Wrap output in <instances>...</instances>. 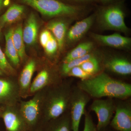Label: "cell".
<instances>
[{
  "mask_svg": "<svg viewBox=\"0 0 131 131\" xmlns=\"http://www.w3.org/2000/svg\"><path fill=\"white\" fill-rule=\"evenodd\" d=\"M79 66L84 72L93 77L102 72V70L103 67L102 63L101 57H99L95 55Z\"/></svg>",
  "mask_w": 131,
  "mask_h": 131,
  "instance_id": "obj_22",
  "label": "cell"
},
{
  "mask_svg": "<svg viewBox=\"0 0 131 131\" xmlns=\"http://www.w3.org/2000/svg\"><path fill=\"white\" fill-rule=\"evenodd\" d=\"M19 103L0 107V118L4 122L6 131H29L20 111Z\"/></svg>",
  "mask_w": 131,
  "mask_h": 131,
  "instance_id": "obj_11",
  "label": "cell"
},
{
  "mask_svg": "<svg viewBox=\"0 0 131 131\" xmlns=\"http://www.w3.org/2000/svg\"><path fill=\"white\" fill-rule=\"evenodd\" d=\"M70 1L74 3L75 5H81L84 6L83 4H88V3H92L96 0H69Z\"/></svg>",
  "mask_w": 131,
  "mask_h": 131,
  "instance_id": "obj_30",
  "label": "cell"
},
{
  "mask_svg": "<svg viewBox=\"0 0 131 131\" xmlns=\"http://www.w3.org/2000/svg\"><path fill=\"white\" fill-rule=\"evenodd\" d=\"M13 30V28H10L5 34L6 48L5 54L6 57L12 63V65L13 66L14 68H18L20 65L21 62L13 42L12 35Z\"/></svg>",
  "mask_w": 131,
  "mask_h": 131,
  "instance_id": "obj_20",
  "label": "cell"
},
{
  "mask_svg": "<svg viewBox=\"0 0 131 131\" xmlns=\"http://www.w3.org/2000/svg\"><path fill=\"white\" fill-rule=\"evenodd\" d=\"M1 31H0V38H1Z\"/></svg>",
  "mask_w": 131,
  "mask_h": 131,
  "instance_id": "obj_36",
  "label": "cell"
},
{
  "mask_svg": "<svg viewBox=\"0 0 131 131\" xmlns=\"http://www.w3.org/2000/svg\"><path fill=\"white\" fill-rule=\"evenodd\" d=\"M96 13L93 14L76 23L68 31L66 38L70 43H75L81 39L92 26Z\"/></svg>",
  "mask_w": 131,
  "mask_h": 131,
  "instance_id": "obj_14",
  "label": "cell"
},
{
  "mask_svg": "<svg viewBox=\"0 0 131 131\" xmlns=\"http://www.w3.org/2000/svg\"><path fill=\"white\" fill-rule=\"evenodd\" d=\"M1 109H0V117H1Z\"/></svg>",
  "mask_w": 131,
  "mask_h": 131,
  "instance_id": "obj_37",
  "label": "cell"
},
{
  "mask_svg": "<svg viewBox=\"0 0 131 131\" xmlns=\"http://www.w3.org/2000/svg\"><path fill=\"white\" fill-rule=\"evenodd\" d=\"M58 49L57 41L52 35L44 48L45 52L49 56L53 57L57 53Z\"/></svg>",
  "mask_w": 131,
  "mask_h": 131,
  "instance_id": "obj_26",
  "label": "cell"
},
{
  "mask_svg": "<svg viewBox=\"0 0 131 131\" xmlns=\"http://www.w3.org/2000/svg\"><path fill=\"white\" fill-rule=\"evenodd\" d=\"M5 74L3 73V72L2 70H1V69H0V76H4L5 75Z\"/></svg>",
  "mask_w": 131,
  "mask_h": 131,
  "instance_id": "obj_33",
  "label": "cell"
},
{
  "mask_svg": "<svg viewBox=\"0 0 131 131\" xmlns=\"http://www.w3.org/2000/svg\"><path fill=\"white\" fill-rule=\"evenodd\" d=\"M52 35L51 32L47 29L44 30L40 33L39 40L40 44L43 48H44L47 42L49 41Z\"/></svg>",
  "mask_w": 131,
  "mask_h": 131,
  "instance_id": "obj_29",
  "label": "cell"
},
{
  "mask_svg": "<svg viewBox=\"0 0 131 131\" xmlns=\"http://www.w3.org/2000/svg\"><path fill=\"white\" fill-rule=\"evenodd\" d=\"M63 80L59 71L44 67L38 72L31 84L28 96H32L38 91L59 83Z\"/></svg>",
  "mask_w": 131,
  "mask_h": 131,
  "instance_id": "obj_9",
  "label": "cell"
},
{
  "mask_svg": "<svg viewBox=\"0 0 131 131\" xmlns=\"http://www.w3.org/2000/svg\"><path fill=\"white\" fill-rule=\"evenodd\" d=\"M77 86L90 97L124 100L131 96V84L117 80L102 71L87 80H80Z\"/></svg>",
  "mask_w": 131,
  "mask_h": 131,
  "instance_id": "obj_1",
  "label": "cell"
},
{
  "mask_svg": "<svg viewBox=\"0 0 131 131\" xmlns=\"http://www.w3.org/2000/svg\"><path fill=\"white\" fill-rule=\"evenodd\" d=\"M0 69L5 75L16 76V70L8 61L5 54L0 47Z\"/></svg>",
  "mask_w": 131,
  "mask_h": 131,
  "instance_id": "obj_25",
  "label": "cell"
},
{
  "mask_svg": "<svg viewBox=\"0 0 131 131\" xmlns=\"http://www.w3.org/2000/svg\"><path fill=\"white\" fill-rule=\"evenodd\" d=\"M68 23L62 20L51 21L46 26L47 30L51 32L58 43V49L62 50L63 48L66 37L68 31Z\"/></svg>",
  "mask_w": 131,
  "mask_h": 131,
  "instance_id": "obj_17",
  "label": "cell"
},
{
  "mask_svg": "<svg viewBox=\"0 0 131 131\" xmlns=\"http://www.w3.org/2000/svg\"><path fill=\"white\" fill-rule=\"evenodd\" d=\"M124 2L102 5L99 7L95 13L96 18L102 29L128 33L129 28L125 21V9Z\"/></svg>",
  "mask_w": 131,
  "mask_h": 131,
  "instance_id": "obj_4",
  "label": "cell"
},
{
  "mask_svg": "<svg viewBox=\"0 0 131 131\" xmlns=\"http://www.w3.org/2000/svg\"><path fill=\"white\" fill-rule=\"evenodd\" d=\"M84 115V126L83 131H97L96 125L94 123L90 114L86 112Z\"/></svg>",
  "mask_w": 131,
  "mask_h": 131,
  "instance_id": "obj_28",
  "label": "cell"
},
{
  "mask_svg": "<svg viewBox=\"0 0 131 131\" xmlns=\"http://www.w3.org/2000/svg\"><path fill=\"white\" fill-rule=\"evenodd\" d=\"M91 97L77 86H73L70 101V113L73 131H79L81 119Z\"/></svg>",
  "mask_w": 131,
  "mask_h": 131,
  "instance_id": "obj_6",
  "label": "cell"
},
{
  "mask_svg": "<svg viewBox=\"0 0 131 131\" xmlns=\"http://www.w3.org/2000/svg\"><path fill=\"white\" fill-rule=\"evenodd\" d=\"M116 108V102L113 98L95 99L91 103L90 109L95 113L98 118L97 130L106 128L113 117Z\"/></svg>",
  "mask_w": 131,
  "mask_h": 131,
  "instance_id": "obj_8",
  "label": "cell"
},
{
  "mask_svg": "<svg viewBox=\"0 0 131 131\" xmlns=\"http://www.w3.org/2000/svg\"><path fill=\"white\" fill-rule=\"evenodd\" d=\"M73 86L72 81L63 80L46 90L42 124L56 118L69 110Z\"/></svg>",
  "mask_w": 131,
  "mask_h": 131,
  "instance_id": "obj_2",
  "label": "cell"
},
{
  "mask_svg": "<svg viewBox=\"0 0 131 131\" xmlns=\"http://www.w3.org/2000/svg\"><path fill=\"white\" fill-rule=\"evenodd\" d=\"M97 131H107L106 130V128H105V129H102V130H97Z\"/></svg>",
  "mask_w": 131,
  "mask_h": 131,
  "instance_id": "obj_35",
  "label": "cell"
},
{
  "mask_svg": "<svg viewBox=\"0 0 131 131\" xmlns=\"http://www.w3.org/2000/svg\"><path fill=\"white\" fill-rule=\"evenodd\" d=\"M96 1H98L99 2L102 3V5H105L115 3L124 2V0H96Z\"/></svg>",
  "mask_w": 131,
  "mask_h": 131,
  "instance_id": "obj_31",
  "label": "cell"
},
{
  "mask_svg": "<svg viewBox=\"0 0 131 131\" xmlns=\"http://www.w3.org/2000/svg\"><path fill=\"white\" fill-rule=\"evenodd\" d=\"M37 67V62L35 59H29L17 77L21 99H26L28 97L33 76Z\"/></svg>",
  "mask_w": 131,
  "mask_h": 131,
  "instance_id": "obj_13",
  "label": "cell"
},
{
  "mask_svg": "<svg viewBox=\"0 0 131 131\" xmlns=\"http://www.w3.org/2000/svg\"><path fill=\"white\" fill-rule=\"evenodd\" d=\"M44 16L49 17H78L86 11V6L68 4L59 0H19Z\"/></svg>",
  "mask_w": 131,
  "mask_h": 131,
  "instance_id": "obj_3",
  "label": "cell"
},
{
  "mask_svg": "<svg viewBox=\"0 0 131 131\" xmlns=\"http://www.w3.org/2000/svg\"><path fill=\"white\" fill-rule=\"evenodd\" d=\"M47 89L38 91L28 101L21 100L19 108L28 131H33L42 125L43 109Z\"/></svg>",
  "mask_w": 131,
  "mask_h": 131,
  "instance_id": "obj_5",
  "label": "cell"
},
{
  "mask_svg": "<svg viewBox=\"0 0 131 131\" xmlns=\"http://www.w3.org/2000/svg\"><path fill=\"white\" fill-rule=\"evenodd\" d=\"M38 26L36 15L31 13L27 20L23 30L24 42L28 45L35 44L37 38Z\"/></svg>",
  "mask_w": 131,
  "mask_h": 131,
  "instance_id": "obj_18",
  "label": "cell"
},
{
  "mask_svg": "<svg viewBox=\"0 0 131 131\" xmlns=\"http://www.w3.org/2000/svg\"><path fill=\"white\" fill-rule=\"evenodd\" d=\"M67 77L77 78L81 80H84L92 78L81 68L80 66L72 68L68 73Z\"/></svg>",
  "mask_w": 131,
  "mask_h": 131,
  "instance_id": "obj_27",
  "label": "cell"
},
{
  "mask_svg": "<svg viewBox=\"0 0 131 131\" xmlns=\"http://www.w3.org/2000/svg\"><path fill=\"white\" fill-rule=\"evenodd\" d=\"M41 131H73L69 110L58 118L42 124Z\"/></svg>",
  "mask_w": 131,
  "mask_h": 131,
  "instance_id": "obj_16",
  "label": "cell"
},
{
  "mask_svg": "<svg viewBox=\"0 0 131 131\" xmlns=\"http://www.w3.org/2000/svg\"><path fill=\"white\" fill-rule=\"evenodd\" d=\"M21 99L16 76H0V107L16 105Z\"/></svg>",
  "mask_w": 131,
  "mask_h": 131,
  "instance_id": "obj_7",
  "label": "cell"
},
{
  "mask_svg": "<svg viewBox=\"0 0 131 131\" xmlns=\"http://www.w3.org/2000/svg\"><path fill=\"white\" fill-rule=\"evenodd\" d=\"M42 126L39 127L36 129V130H34L33 131H41V128H42Z\"/></svg>",
  "mask_w": 131,
  "mask_h": 131,
  "instance_id": "obj_34",
  "label": "cell"
},
{
  "mask_svg": "<svg viewBox=\"0 0 131 131\" xmlns=\"http://www.w3.org/2000/svg\"><path fill=\"white\" fill-rule=\"evenodd\" d=\"M12 39L20 62H24L26 59V55L23 38V28L21 25L18 26L15 30L14 29Z\"/></svg>",
  "mask_w": 131,
  "mask_h": 131,
  "instance_id": "obj_23",
  "label": "cell"
},
{
  "mask_svg": "<svg viewBox=\"0 0 131 131\" xmlns=\"http://www.w3.org/2000/svg\"><path fill=\"white\" fill-rule=\"evenodd\" d=\"M93 47V44L91 42L81 43L64 57L62 61V63H66L74 59L84 56L91 52Z\"/></svg>",
  "mask_w": 131,
  "mask_h": 131,
  "instance_id": "obj_21",
  "label": "cell"
},
{
  "mask_svg": "<svg viewBox=\"0 0 131 131\" xmlns=\"http://www.w3.org/2000/svg\"><path fill=\"white\" fill-rule=\"evenodd\" d=\"M92 36L94 40L102 45L119 49H129L131 46L130 38L117 33L109 35L93 34Z\"/></svg>",
  "mask_w": 131,
  "mask_h": 131,
  "instance_id": "obj_15",
  "label": "cell"
},
{
  "mask_svg": "<svg viewBox=\"0 0 131 131\" xmlns=\"http://www.w3.org/2000/svg\"><path fill=\"white\" fill-rule=\"evenodd\" d=\"M130 98L118 100L114 115L110 125L117 131H131V101Z\"/></svg>",
  "mask_w": 131,
  "mask_h": 131,
  "instance_id": "obj_10",
  "label": "cell"
},
{
  "mask_svg": "<svg viewBox=\"0 0 131 131\" xmlns=\"http://www.w3.org/2000/svg\"><path fill=\"white\" fill-rule=\"evenodd\" d=\"M10 3V0H0V13L4 8L7 6Z\"/></svg>",
  "mask_w": 131,
  "mask_h": 131,
  "instance_id": "obj_32",
  "label": "cell"
},
{
  "mask_svg": "<svg viewBox=\"0 0 131 131\" xmlns=\"http://www.w3.org/2000/svg\"><path fill=\"white\" fill-rule=\"evenodd\" d=\"M95 55L96 54L91 52L84 56L74 59L66 63H62L60 69H59L61 77L63 78L67 77L68 73L72 68L79 66Z\"/></svg>",
  "mask_w": 131,
  "mask_h": 131,
  "instance_id": "obj_24",
  "label": "cell"
},
{
  "mask_svg": "<svg viewBox=\"0 0 131 131\" xmlns=\"http://www.w3.org/2000/svg\"><path fill=\"white\" fill-rule=\"evenodd\" d=\"M25 7L23 5L14 4L12 5L5 13L0 17V27L14 23L19 19L24 14Z\"/></svg>",
  "mask_w": 131,
  "mask_h": 131,
  "instance_id": "obj_19",
  "label": "cell"
},
{
  "mask_svg": "<svg viewBox=\"0 0 131 131\" xmlns=\"http://www.w3.org/2000/svg\"><path fill=\"white\" fill-rule=\"evenodd\" d=\"M103 68L108 72L121 77L131 74V62L126 57L118 55L101 56Z\"/></svg>",
  "mask_w": 131,
  "mask_h": 131,
  "instance_id": "obj_12",
  "label": "cell"
}]
</instances>
